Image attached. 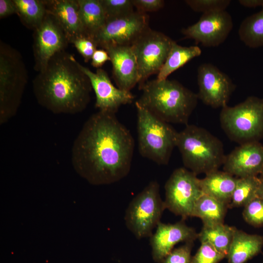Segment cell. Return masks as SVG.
Here are the masks:
<instances>
[{"mask_svg":"<svg viewBox=\"0 0 263 263\" xmlns=\"http://www.w3.org/2000/svg\"><path fill=\"white\" fill-rule=\"evenodd\" d=\"M134 141L115 114L99 111L83 124L72 147L75 171L93 185L116 183L130 171Z\"/></svg>","mask_w":263,"mask_h":263,"instance_id":"obj_1","label":"cell"},{"mask_svg":"<svg viewBox=\"0 0 263 263\" xmlns=\"http://www.w3.org/2000/svg\"><path fill=\"white\" fill-rule=\"evenodd\" d=\"M38 103L55 114H76L90 101L92 88L78 62L65 51L56 54L32 82Z\"/></svg>","mask_w":263,"mask_h":263,"instance_id":"obj_2","label":"cell"},{"mask_svg":"<svg viewBox=\"0 0 263 263\" xmlns=\"http://www.w3.org/2000/svg\"><path fill=\"white\" fill-rule=\"evenodd\" d=\"M139 89L142 94L136 102L168 123L187 125L199 99L197 94L177 80L168 78L146 81Z\"/></svg>","mask_w":263,"mask_h":263,"instance_id":"obj_3","label":"cell"},{"mask_svg":"<svg viewBox=\"0 0 263 263\" xmlns=\"http://www.w3.org/2000/svg\"><path fill=\"white\" fill-rule=\"evenodd\" d=\"M176 147L185 168L196 175L218 170L225 158L222 143L206 130L187 125L178 132Z\"/></svg>","mask_w":263,"mask_h":263,"instance_id":"obj_4","label":"cell"},{"mask_svg":"<svg viewBox=\"0 0 263 263\" xmlns=\"http://www.w3.org/2000/svg\"><path fill=\"white\" fill-rule=\"evenodd\" d=\"M28 81L26 65L21 54L0 41V124L14 116L20 106Z\"/></svg>","mask_w":263,"mask_h":263,"instance_id":"obj_5","label":"cell"},{"mask_svg":"<svg viewBox=\"0 0 263 263\" xmlns=\"http://www.w3.org/2000/svg\"><path fill=\"white\" fill-rule=\"evenodd\" d=\"M137 111L138 151L141 155L159 165H167L176 147L177 132L169 123L135 103Z\"/></svg>","mask_w":263,"mask_h":263,"instance_id":"obj_6","label":"cell"},{"mask_svg":"<svg viewBox=\"0 0 263 263\" xmlns=\"http://www.w3.org/2000/svg\"><path fill=\"white\" fill-rule=\"evenodd\" d=\"M221 126L227 136L241 144L256 141L263 133V99L248 97L233 107L222 108Z\"/></svg>","mask_w":263,"mask_h":263,"instance_id":"obj_7","label":"cell"},{"mask_svg":"<svg viewBox=\"0 0 263 263\" xmlns=\"http://www.w3.org/2000/svg\"><path fill=\"white\" fill-rule=\"evenodd\" d=\"M165 209L159 183L151 181L129 205L124 218L126 226L138 239L150 237Z\"/></svg>","mask_w":263,"mask_h":263,"instance_id":"obj_8","label":"cell"},{"mask_svg":"<svg viewBox=\"0 0 263 263\" xmlns=\"http://www.w3.org/2000/svg\"><path fill=\"white\" fill-rule=\"evenodd\" d=\"M173 41L164 34L148 28L131 45L138 64L139 87L150 75L159 73Z\"/></svg>","mask_w":263,"mask_h":263,"instance_id":"obj_9","label":"cell"},{"mask_svg":"<svg viewBox=\"0 0 263 263\" xmlns=\"http://www.w3.org/2000/svg\"><path fill=\"white\" fill-rule=\"evenodd\" d=\"M197 175L185 168L175 169L165 185L166 208L182 220L191 214L195 205L204 194Z\"/></svg>","mask_w":263,"mask_h":263,"instance_id":"obj_10","label":"cell"},{"mask_svg":"<svg viewBox=\"0 0 263 263\" xmlns=\"http://www.w3.org/2000/svg\"><path fill=\"white\" fill-rule=\"evenodd\" d=\"M68 43L67 37L56 19L47 12L41 23L34 30V70L38 73L44 70L53 56L65 51Z\"/></svg>","mask_w":263,"mask_h":263,"instance_id":"obj_11","label":"cell"},{"mask_svg":"<svg viewBox=\"0 0 263 263\" xmlns=\"http://www.w3.org/2000/svg\"><path fill=\"white\" fill-rule=\"evenodd\" d=\"M149 27V16L137 11L107 19L93 38L97 46L108 44L131 45Z\"/></svg>","mask_w":263,"mask_h":263,"instance_id":"obj_12","label":"cell"},{"mask_svg":"<svg viewBox=\"0 0 263 263\" xmlns=\"http://www.w3.org/2000/svg\"><path fill=\"white\" fill-rule=\"evenodd\" d=\"M198 98L213 108L227 106L235 86L230 77L216 66L205 63L197 69Z\"/></svg>","mask_w":263,"mask_h":263,"instance_id":"obj_13","label":"cell"},{"mask_svg":"<svg viewBox=\"0 0 263 263\" xmlns=\"http://www.w3.org/2000/svg\"><path fill=\"white\" fill-rule=\"evenodd\" d=\"M233 23L230 14L226 10L203 14L193 25L182 29L186 38L194 39L207 47L223 43L231 31Z\"/></svg>","mask_w":263,"mask_h":263,"instance_id":"obj_14","label":"cell"},{"mask_svg":"<svg viewBox=\"0 0 263 263\" xmlns=\"http://www.w3.org/2000/svg\"><path fill=\"white\" fill-rule=\"evenodd\" d=\"M78 65L89 78L95 95V107L99 111L115 114L121 106L132 102L134 97L131 91L115 87L104 70L98 68L93 72L79 62Z\"/></svg>","mask_w":263,"mask_h":263,"instance_id":"obj_15","label":"cell"},{"mask_svg":"<svg viewBox=\"0 0 263 263\" xmlns=\"http://www.w3.org/2000/svg\"><path fill=\"white\" fill-rule=\"evenodd\" d=\"M195 230L182 220L175 224L160 222L154 233L150 237L152 257L157 263H162L177 244L194 242L198 238Z\"/></svg>","mask_w":263,"mask_h":263,"instance_id":"obj_16","label":"cell"},{"mask_svg":"<svg viewBox=\"0 0 263 263\" xmlns=\"http://www.w3.org/2000/svg\"><path fill=\"white\" fill-rule=\"evenodd\" d=\"M223 166L238 178L257 176L263 169V146L257 141L241 144L225 156Z\"/></svg>","mask_w":263,"mask_h":263,"instance_id":"obj_17","label":"cell"},{"mask_svg":"<svg viewBox=\"0 0 263 263\" xmlns=\"http://www.w3.org/2000/svg\"><path fill=\"white\" fill-rule=\"evenodd\" d=\"M101 48L110 56L118 88L131 91L139 81L138 64L131 45L108 44Z\"/></svg>","mask_w":263,"mask_h":263,"instance_id":"obj_18","label":"cell"},{"mask_svg":"<svg viewBox=\"0 0 263 263\" xmlns=\"http://www.w3.org/2000/svg\"><path fill=\"white\" fill-rule=\"evenodd\" d=\"M44 2L47 12L56 19L69 43L76 38L86 36L80 16L78 0H45Z\"/></svg>","mask_w":263,"mask_h":263,"instance_id":"obj_19","label":"cell"},{"mask_svg":"<svg viewBox=\"0 0 263 263\" xmlns=\"http://www.w3.org/2000/svg\"><path fill=\"white\" fill-rule=\"evenodd\" d=\"M238 178L218 170L206 174L200 179L201 189L204 194L214 198L229 206Z\"/></svg>","mask_w":263,"mask_h":263,"instance_id":"obj_20","label":"cell"},{"mask_svg":"<svg viewBox=\"0 0 263 263\" xmlns=\"http://www.w3.org/2000/svg\"><path fill=\"white\" fill-rule=\"evenodd\" d=\"M263 246V237L236 229L226 257L228 263H245Z\"/></svg>","mask_w":263,"mask_h":263,"instance_id":"obj_21","label":"cell"},{"mask_svg":"<svg viewBox=\"0 0 263 263\" xmlns=\"http://www.w3.org/2000/svg\"><path fill=\"white\" fill-rule=\"evenodd\" d=\"M228 205L206 194L196 202L191 217L200 218L204 226L223 224Z\"/></svg>","mask_w":263,"mask_h":263,"instance_id":"obj_22","label":"cell"},{"mask_svg":"<svg viewBox=\"0 0 263 263\" xmlns=\"http://www.w3.org/2000/svg\"><path fill=\"white\" fill-rule=\"evenodd\" d=\"M201 54V48L197 45L182 46L173 41L167 59L158 73L156 79L158 80L167 79L172 73Z\"/></svg>","mask_w":263,"mask_h":263,"instance_id":"obj_23","label":"cell"},{"mask_svg":"<svg viewBox=\"0 0 263 263\" xmlns=\"http://www.w3.org/2000/svg\"><path fill=\"white\" fill-rule=\"evenodd\" d=\"M85 35L93 38L103 26L106 17L99 0H78Z\"/></svg>","mask_w":263,"mask_h":263,"instance_id":"obj_24","label":"cell"},{"mask_svg":"<svg viewBox=\"0 0 263 263\" xmlns=\"http://www.w3.org/2000/svg\"><path fill=\"white\" fill-rule=\"evenodd\" d=\"M236 229L224 223L203 225L198 238L201 243H208L226 257Z\"/></svg>","mask_w":263,"mask_h":263,"instance_id":"obj_25","label":"cell"},{"mask_svg":"<svg viewBox=\"0 0 263 263\" xmlns=\"http://www.w3.org/2000/svg\"><path fill=\"white\" fill-rule=\"evenodd\" d=\"M238 34L241 40L248 47L263 46V8L242 21Z\"/></svg>","mask_w":263,"mask_h":263,"instance_id":"obj_26","label":"cell"},{"mask_svg":"<svg viewBox=\"0 0 263 263\" xmlns=\"http://www.w3.org/2000/svg\"><path fill=\"white\" fill-rule=\"evenodd\" d=\"M21 22L34 30L42 22L47 10L44 0H14Z\"/></svg>","mask_w":263,"mask_h":263,"instance_id":"obj_27","label":"cell"},{"mask_svg":"<svg viewBox=\"0 0 263 263\" xmlns=\"http://www.w3.org/2000/svg\"><path fill=\"white\" fill-rule=\"evenodd\" d=\"M262 182L261 178L257 176L238 178L228 207L246 206L258 196V192Z\"/></svg>","mask_w":263,"mask_h":263,"instance_id":"obj_28","label":"cell"},{"mask_svg":"<svg viewBox=\"0 0 263 263\" xmlns=\"http://www.w3.org/2000/svg\"><path fill=\"white\" fill-rule=\"evenodd\" d=\"M106 20L130 14L133 10L132 0H99Z\"/></svg>","mask_w":263,"mask_h":263,"instance_id":"obj_29","label":"cell"},{"mask_svg":"<svg viewBox=\"0 0 263 263\" xmlns=\"http://www.w3.org/2000/svg\"><path fill=\"white\" fill-rule=\"evenodd\" d=\"M243 212L244 220L256 227L263 225V198L257 196L246 206Z\"/></svg>","mask_w":263,"mask_h":263,"instance_id":"obj_30","label":"cell"},{"mask_svg":"<svg viewBox=\"0 0 263 263\" xmlns=\"http://www.w3.org/2000/svg\"><path fill=\"white\" fill-rule=\"evenodd\" d=\"M185 1L194 11L206 14L225 10L231 0H186Z\"/></svg>","mask_w":263,"mask_h":263,"instance_id":"obj_31","label":"cell"},{"mask_svg":"<svg viewBox=\"0 0 263 263\" xmlns=\"http://www.w3.org/2000/svg\"><path fill=\"white\" fill-rule=\"evenodd\" d=\"M225 257L208 243L202 242L195 255L192 257L191 263H218Z\"/></svg>","mask_w":263,"mask_h":263,"instance_id":"obj_32","label":"cell"},{"mask_svg":"<svg viewBox=\"0 0 263 263\" xmlns=\"http://www.w3.org/2000/svg\"><path fill=\"white\" fill-rule=\"evenodd\" d=\"M193 245V242H188L173 249L162 263H191V252Z\"/></svg>","mask_w":263,"mask_h":263,"instance_id":"obj_33","label":"cell"},{"mask_svg":"<svg viewBox=\"0 0 263 263\" xmlns=\"http://www.w3.org/2000/svg\"><path fill=\"white\" fill-rule=\"evenodd\" d=\"M73 43L85 62H88L97 49V45L94 39L89 37L83 36L73 40Z\"/></svg>","mask_w":263,"mask_h":263,"instance_id":"obj_34","label":"cell"},{"mask_svg":"<svg viewBox=\"0 0 263 263\" xmlns=\"http://www.w3.org/2000/svg\"><path fill=\"white\" fill-rule=\"evenodd\" d=\"M132 2L136 11L142 13L158 11L163 7L165 3L163 0H132Z\"/></svg>","mask_w":263,"mask_h":263,"instance_id":"obj_35","label":"cell"},{"mask_svg":"<svg viewBox=\"0 0 263 263\" xmlns=\"http://www.w3.org/2000/svg\"><path fill=\"white\" fill-rule=\"evenodd\" d=\"M107 61H110V57L107 52L102 48L96 49L91 58V64L93 67L98 69Z\"/></svg>","mask_w":263,"mask_h":263,"instance_id":"obj_36","label":"cell"},{"mask_svg":"<svg viewBox=\"0 0 263 263\" xmlns=\"http://www.w3.org/2000/svg\"><path fill=\"white\" fill-rule=\"evenodd\" d=\"M17 14V9L14 0H0V19Z\"/></svg>","mask_w":263,"mask_h":263,"instance_id":"obj_37","label":"cell"},{"mask_svg":"<svg viewBox=\"0 0 263 263\" xmlns=\"http://www.w3.org/2000/svg\"><path fill=\"white\" fill-rule=\"evenodd\" d=\"M238 1L241 5L245 7H262L263 8V0H239Z\"/></svg>","mask_w":263,"mask_h":263,"instance_id":"obj_38","label":"cell"},{"mask_svg":"<svg viewBox=\"0 0 263 263\" xmlns=\"http://www.w3.org/2000/svg\"><path fill=\"white\" fill-rule=\"evenodd\" d=\"M263 181V180H262ZM258 196L263 198V181L258 192Z\"/></svg>","mask_w":263,"mask_h":263,"instance_id":"obj_39","label":"cell"},{"mask_svg":"<svg viewBox=\"0 0 263 263\" xmlns=\"http://www.w3.org/2000/svg\"><path fill=\"white\" fill-rule=\"evenodd\" d=\"M261 176H262V178H261V179H262V180H263V169L262 171L261 172Z\"/></svg>","mask_w":263,"mask_h":263,"instance_id":"obj_40","label":"cell"}]
</instances>
